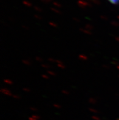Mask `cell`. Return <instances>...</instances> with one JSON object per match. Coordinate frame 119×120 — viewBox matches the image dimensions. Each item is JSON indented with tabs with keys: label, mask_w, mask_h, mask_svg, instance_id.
Instances as JSON below:
<instances>
[{
	"label": "cell",
	"mask_w": 119,
	"mask_h": 120,
	"mask_svg": "<svg viewBox=\"0 0 119 120\" xmlns=\"http://www.w3.org/2000/svg\"><path fill=\"white\" fill-rule=\"evenodd\" d=\"M109 1L114 4H116L119 3V0H109Z\"/></svg>",
	"instance_id": "1"
}]
</instances>
